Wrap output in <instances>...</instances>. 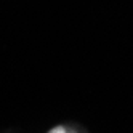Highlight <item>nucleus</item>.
I'll use <instances>...</instances> for the list:
<instances>
[{
	"label": "nucleus",
	"mask_w": 133,
	"mask_h": 133,
	"mask_svg": "<svg viewBox=\"0 0 133 133\" xmlns=\"http://www.w3.org/2000/svg\"><path fill=\"white\" fill-rule=\"evenodd\" d=\"M48 133H66V130H64L63 127H56V128H53V130H50Z\"/></svg>",
	"instance_id": "nucleus-1"
}]
</instances>
